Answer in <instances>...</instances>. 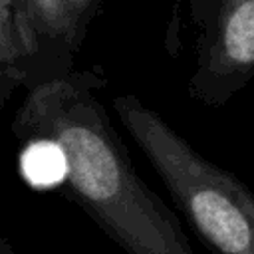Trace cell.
I'll use <instances>...</instances> for the list:
<instances>
[{"mask_svg":"<svg viewBox=\"0 0 254 254\" xmlns=\"http://www.w3.org/2000/svg\"><path fill=\"white\" fill-rule=\"evenodd\" d=\"M93 71L30 87L12 121L20 141L50 139L65 159L67 196L125 254H194L175 212L145 185L97 97Z\"/></svg>","mask_w":254,"mask_h":254,"instance_id":"obj_1","label":"cell"},{"mask_svg":"<svg viewBox=\"0 0 254 254\" xmlns=\"http://www.w3.org/2000/svg\"><path fill=\"white\" fill-rule=\"evenodd\" d=\"M113 109L210 254H254V192L200 155L137 95H117Z\"/></svg>","mask_w":254,"mask_h":254,"instance_id":"obj_2","label":"cell"},{"mask_svg":"<svg viewBox=\"0 0 254 254\" xmlns=\"http://www.w3.org/2000/svg\"><path fill=\"white\" fill-rule=\"evenodd\" d=\"M194 22L196 67L187 91L216 109L254 77V0H202Z\"/></svg>","mask_w":254,"mask_h":254,"instance_id":"obj_3","label":"cell"},{"mask_svg":"<svg viewBox=\"0 0 254 254\" xmlns=\"http://www.w3.org/2000/svg\"><path fill=\"white\" fill-rule=\"evenodd\" d=\"M24 44L28 50V83L30 87L67 75L75 44L65 12L60 0H16Z\"/></svg>","mask_w":254,"mask_h":254,"instance_id":"obj_4","label":"cell"},{"mask_svg":"<svg viewBox=\"0 0 254 254\" xmlns=\"http://www.w3.org/2000/svg\"><path fill=\"white\" fill-rule=\"evenodd\" d=\"M0 81L28 83V50L16 0H0Z\"/></svg>","mask_w":254,"mask_h":254,"instance_id":"obj_5","label":"cell"},{"mask_svg":"<svg viewBox=\"0 0 254 254\" xmlns=\"http://www.w3.org/2000/svg\"><path fill=\"white\" fill-rule=\"evenodd\" d=\"M22 173L38 189H50L65 181V159L50 139L26 141L22 151Z\"/></svg>","mask_w":254,"mask_h":254,"instance_id":"obj_6","label":"cell"},{"mask_svg":"<svg viewBox=\"0 0 254 254\" xmlns=\"http://www.w3.org/2000/svg\"><path fill=\"white\" fill-rule=\"evenodd\" d=\"M62 8L65 12L71 36L77 46H81V40L85 36V30L99 6V0H60Z\"/></svg>","mask_w":254,"mask_h":254,"instance_id":"obj_7","label":"cell"},{"mask_svg":"<svg viewBox=\"0 0 254 254\" xmlns=\"http://www.w3.org/2000/svg\"><path fill=\"white\" fill-rule=\"evenodd\" d=\"M0 254H16L14 252V248H12V244L0 234Z\"/></svg>","mask_w":254,"mask_h":254,"instance_id":"obj_8","label":"cell"}]
</instances>
